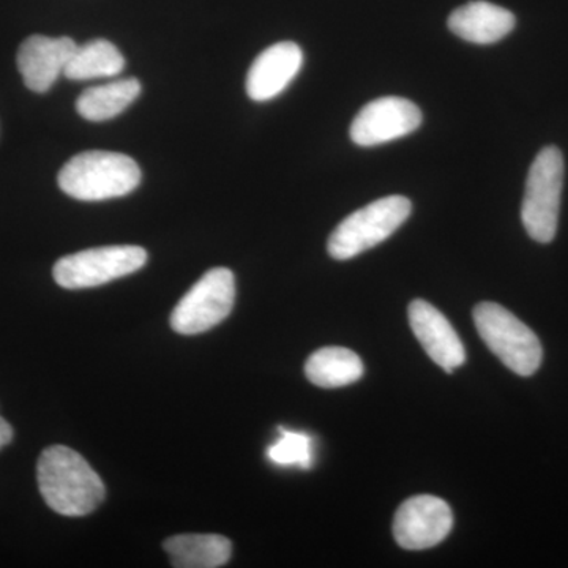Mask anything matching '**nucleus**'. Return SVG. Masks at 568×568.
I'll return each instance as SVG.
<instances>
[{"label":"nucleus","mask_w":568,"mask_h":568,"mask_svg":"<svg viewBox=\"0 0 568 568\" xmlns=\"http://www.w3.org/2000/svg\"><path fill=\"white\" fill-rule=\"evenodd\" d=\"M37 480L47 506L63 517H85L106 496L99 474L82 455L65 446L44 448Z\"/></svg>","instance_id":"f257e3e1"},{"label":"nucleus","mask_w":568,"mask_h":568,"mask_svg":"<svg viewBox=\"0 0 568 568\" xmlns=\"http://www.w3.org/2000/svg\"><path fill=\"white\" fill-rule=\"evenodd\" d=\"M141 168L125 153H78L59 173L63 193L78 201H106L126 196L141 183Z\"/></svg>","instance_id":"f03ea898"},{"label":"nucleus","mask_w":568,"mask_h":568,"mask_svg":"<svg viewBox=\"0 0 568 568\" xmlns=\"http://www.w3.org/2000/svg\"><path fill=\"white\" fill-rule=\"evenodd\" d=\"M474 323L488 349L519 376L540 368L544 349L532 331L504 306L484 302L474 308Z\"/></svg>","instance_id":"7ed1b4c3"},{"label":"nucleus","mask_w":568,"mask_h":568,"mask_svg":"<svg viewBox=\"0 0 568 568\" xmlns=\"http://www.w3.org/2000/svg\"><path fill=\"white\" fill-rule=\"evenodd\" d=\"M410 212L413 204L399 194L358 209L346 216L332 233L327 244L328 254L338 261L353 260L387 241L409 219Z\"/></svg>","instance_id":"20e7f679"},{"label":"nucleus","mask_w":568,"mask_h":568,"mask_svg":"<svg viewBox=\"0 0 568 568\" xmlns=\"http://www.w3.org/2000/svg\"><path fill=\"white\" fill-rule=\"evenodd\" d=\"M562 185V152L549 145L538 153L530 166L521 205L526 233L538 244H549L558 233Z\"/></svg>","instance_id":"39448f33"},{"label":"nucleus","mask_w":568,"mask_h":568,"mask_svg":"<svg viewBox=\"0 0 568 568\" xmlns=\"http://www.w3.org/2000/svg\"><path fill=\"white\" fill-rule=\"evenodd\" d=\"M145 263L148 252L141 246H100L61 257L52 268V275L65 290H89L132 275Z\"/></svg>","instance_id":"423d86ee"},{"label":"nucleus","mask_w":568,"mask_h":568,"mask_svg":"<svg viewBox=\"0 0 568 568\" xmlns=\"http://www.w3.org/2000/svg\"><path fill=\"white\" fill-rule=\"evenodd\" d=\"M234 302L233 272L224 267L211 268L175 305L171 327L181 335L204 334L231 315Z\"/></svg>","instance_id":"0eeeda50"},{"label":"nucleus","mask_w":568,"mask_h":568,"mask_svg":"<svg viewBox=\"0 0 568 568\" xmlns=\"http://www.w3.org/2000/svg\"><path fill=\"white\" fill-rule=\"evenodd\" d=\"M422 111L402 97H384L362 108L351 123V140L361 148H375L405 138L422 125Z\"/></svg>","instance_id":"6e6552de"},{"label":"nucleus","mask_w":568,"mask_h":568,"mask_svg":"<svg viewBox=\"0 0 568 568\" xmlns=\"http://www.w3.org/2000/svg\"><path fill=\"white\" fill-rule=\"evenodd\" d=\"M454 528V514L440 497L414 496L396 510L394 536L405 549L436 547Z\"/></svg>","instance_id":"1a4fd4ad"},{"label":"nucleus","mask_w":568,"mask_h":568,"mask_svg":"<svg viewBox=\"0 0 568 568\" xmlns=\"http://www.w3.org/2000/svg\"><path fill=\"white\" fill-rule=\"evenodd\" d=\"M304 65V51L294 41H280L261 52L246 74V93L253 102H271L286 91Z\"/></svg>","instance_id":"9d476101"},{"label":"nucleus","mask_w":568,"mask_h":568,"mask_svg":"<svg viewBox=\"0 0 568 568\" xmlns=\"http://www.w3.org/2000/svg\"><path fill=\"white\" fill-rule=\"evenodd\" d=\"M78 44L70 37L32 36L18 51V70L24 84L33 92H48L62 77Z\"/></svg>","instance_id":"9b49d317"},{"label":"nucleus","mask_w":568,"mask_h":568,"mask_svg":"<svg viewBox=\"0 0 568 568\" xmlns=\"http://www.w3.org/2000/svg\"><path fill=\"white\" fill-rule=\"evenodd\" d=\"M409 324L425 353L447 373L455 372L466 362L462 339L446 316L425 301L409 305Z\"/></svg>","instance_id":"f8f14e48"},{"label":"nucleus","mask_w":568,"mask_h":568,"mask_svg":"<svg viewBox=\"0 0 568 568\" xmlns=\"http://www.w3.org/2000/svg\"><path fill=\"white\" fill-rule=\"evenodd\" d=\"M515 24L517 20L511 11L484 0L459 7L447 21L452 33L476 44H493L506 39Z\"/></svg>","instance_id":"ddd939ff"},{"label":"nucleus","mask_w":568,"mask_h":568,"mask_svg":"<svg viewBox=\"0 0 568 568\" xmlns=\"http://www.w3.org/2000/svg\"><path fill=\"white\" fill-rule=\"evenodd\" d=\"M175 568H219L226 566L233 545L219 534H181L163 545Z\"/></svg>","instance_id":"4468645a"},{"label":"nucleus","mask_w":568,"mask_h":568,"mask_svg":"<svg viewBox=\"0 0 568 568\" xmlns=\"http://www.w3.org/2000/svg\"><path fill=\"white\" fill-rule=\"evenodd\" d=\"M141 82L136 78H122L88 89L78 99V114L85 121H111L141 95Z\"/></svg>","instance_id":"2eb2a0df"},{"label":"nucleus","mask_w":568,"mask_h":568,"mask_svg":"<svg viewBox=\"0 0 568 568\" xmlns=\"http://www.w3.org/2000/svg\"><path fill=\"white\" fill-rule=\"evenodd\" d=\"M305 375L317 387H345L364 376V364L357 354L346 347H323L310 355Z\"/></svg>","instance_id":"dca6fc26"},{"label":"nucleus","mask_w":568,"mask_h":568,"mask_svg":"<svg viewBox=\"0 0 568 568\" xmlns=\"http://www.w3.org/2000/svg\"><path fill=\"white\" fill-rule=\"evenodd\" d=\"M125 69V59L111 41L99 39L77 47L63 77L71 81L115 78Z\"/></svg>","instance_id":"f3484780"},{"label":"nucleus","mask_w":568,"mask_h":568,"mask_svg":"<svg viewBox=\"0 0 568 568\" xmlns=\"http://www.w3.org/2000/svg\"><path fill=\"white\" fill-rule=\"evenodd\" d=\"M282 432V437L268 447L267 457L275 465L308 469L313 465V440L305 433Z\"/></svg>","instance_id":"a211bd4d"},{"label":"nucleus","mask_w":568,"mask_h":568,"mask_svg":"<svg viewBox=\"0 0 568 568\" xmlns=\"http://www.w3.org/2000/svg\"><path fill=\"white\" fill-rule=\"evenodd\" d=\"M13 439V428L6 418L0 417V448L9 446Z\"/></svg>","instance_id":"6ab92c4d"}]
</instances>
